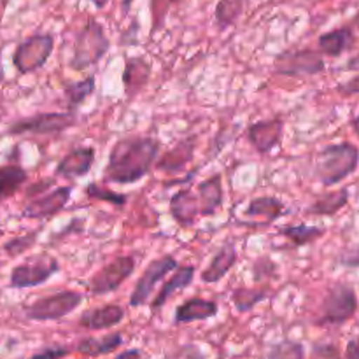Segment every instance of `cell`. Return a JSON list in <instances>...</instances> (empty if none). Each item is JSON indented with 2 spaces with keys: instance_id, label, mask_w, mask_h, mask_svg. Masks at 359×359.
<instances>
[{
  "instance_id": "10",
  "label": "cell",
  "mask_w": 359,
  "mask_h": 359,
  "mask_svg": "<svg viewBox=\"0 0 359 359\" xmlns=\"http://www.w3.org/2000/svg\"><path fill=\"white\" fill-rule=\"evenodd\" d=\"M55 48V37L51 34H35L25 39L14 49L13 65L20 74H32L42 69Z\"/></svg>"
},
{
  "instance_id": "2",
  "label": "cell",
  "mask_w": 359,
  "mask_h": 359,
  "mask_svg": "<svg viewBox=\"0 0 359 359\" xmlns=\"http://www.w3.org/2000/svg\"><path fill=\"white\" fill-rule=\"evenodd\" d=\"M359 149L351 142L328 144L318 153L314 175L325 188L346 181L358 170Z\"/></svg>"
},
{
  "instance_id": "48",
  "label": "cell",
  "mask_w": 359,
  "mask_h": 359,
  "mask_svg": "<svg viewBox=\"0 0 359 359\" xmlns=\"http://www.w3.org/2000/svg\"><path fill=\"white\" fill-rule=\"evenodd\" d=\"M2 235H4V231H2V230H0V237H2Z\"/></svg>"
},
{
  "instance_id": "29",
  "label": "cell",
  "mask_w": 359,
  "mask_h": 359,
  "mask_svg": "<svg viewBox=\"0 0 359 359\" xmlns=\"http://www.w3.org/2000/svg\"><path fill=\"white\" fill-rule=\"evenodd\" d=\"M28 181V172L16 163L0 165V202L13 198Z\"/></svg>"
},
{
  "instance_id": "22",
  "label": "cell",
  "mask_w": 359,
  "mask_h": 359,
  "mask_svg": "<svg viewBox=\"0 0 359 359\" xmlns=\"http://www.w3.org/2000/svg\"><path fill=\"white\" fill-rule=\"evenodd\" d=\"M196 195L200 202V216H214L216 210L224 203V189L221 174H214L203 179L196 186Z\"/></svg>"
},
{
  "instance_id": "47",
  "label": "cell",
  "mask_w": 359,
  "mask_h": 359,
  "mask_svg": "<svg viewBox=\"0 0 359 359\" xmlns=\"http://www.w3.org/2000/svg\"><path fill=\"white\" fill-rule=\"evenodd\" d=\"M351 125H353V130H354V133H356V135L359 137V114L356 116V118L353 119V123H351Z\"/></svg>"
},
{
  "instance_id": "34",
  "label": "cell",
  "mask_w": 359,
  "mask_h": 359,
  "mask_svg": "<svg viewBox=\"0 0 359 359\" xmlns=\"http://www.w3.org/2000/svg\"><path fill=\"white\" fill-rule=\"evenodd\" d=\"M179 0H151V21H153V25H151V37H154L165 27L168 11Z\"/></svg>"
},
{
  "instance_id": "31",
  "label": "cell",
  "mask_w": 359,
  "mask_h": 359,
  "mask_svg": "<svg viewBox=\"0 0 359 359\" xmlns=\"http://www.w3.org/2000/svg\"><path fill=\"white\" fill-rule=\"evenodd\" d=\"M245 7V0H219L214 11V18L221 30H226L238 21Z\"/></svg>"
},
{
  "instance_id": "27",
  "label": "cell",
  "mask_w": 359,
  "mask_h": 359,
  "mask_svg": "<svg viewBox=\"0 0 359 359\" xmlns=\"http://www.w3.org/2000/svg\"><path fill=\"white\" fill-rule=\"evenodd\" d=\"M121 346L123 333L114 332L104 337H86V339L79 340V344L76 346V351L83 354V356L98 358L105 356V354H111L112 351L119 349Z\"/></svg>"
},
{
  "instance_id": "18",
  "label": "cell",
  "mask_w": 359,
  "mask_h": 359,
  "mask_svg": "<svg viewBox=\"0 0 359 359\" xmlns=\"http://www.w3.org/2000/svg\"><path fill=\"white\" fill-rule=\"evenodd\" d=\"M125 319V309L118 304H105L100 307L84 311L79 316L77 323L81 328L88 332H104V330L114 328Z\"/></svg>"
},
{
  "instance_id": "15",
  "label": "cell",
  "mask_w": 359,
  "mask_h": 359,
  "mask_svg": "<svg viewBox=\"0 0 359 359\" xmlns=\"http://www.w3.org/2000/svg\"><path fill=\"white\" fill-rule=\"evenodd\" d=\"M196 144H198V137L196 135H188L181 139L167 153H163L158 158L156 163H154L156 170L167 172V174H179V172H182L195 158Z\"/></svg>"
},
{
  "instance_id": "12",
  "label": "cell",
  "mask_w": 359,
  "mask_h": 359,
  "mask_svg": "<svg viewBox=\"0 0 359 359\" xmlns=\"http://www.w3.org/2000/svg\"><path fill=\"white\" fill-rule=\"evenodd\" d=\"M284 135V119L280 116L269 119H259L252 125L248 126L245 130V137L248 142L255 147L258 154H269L272 153L276 147L280 146Z\"/></svg>"
},
{
  "instance_id": "33",
  "label": "cell",
  "mask_w": 359,
  "mask_h": 359,
  "mask_svg": "<svg viewBox=\"0 0 359 359\" xmlns=\"http://www.w3.org/2000/svg\"><path fill=\"white\" fill-rule=\"evenodd\" d=\"M269 359H305L304 344L294 340H283L270 347Z\"/></svg>"
},
{
  "instance_id": "16",
  "label": "cell",
  "mask_w": 359,
  "mask_h": 359,
  "mask_svg": "<svg viewBox=\"0 0 359 359\" xmlns=\"http://www.w3.org/2000/svg\"><path fill=\"white\" fill-rule=\"evenodd\" d=\"M151 74H153V69H151L149 62L146 58H142V56H126L121 81L123 90H125L128 100H133L149 84Z\"/></svg>"
},
{
  "instance_id": "25",
  "label": "cell",
  "mask_w": 359,
  "mask_h": 359,
  "mask_svg": "<svg viewBox=\"0 0 359 359\" xmlns=\"http://www.w3.org/2000/svg\"><path fill=\"white\" fill-rule=\"evenodd\" d=\"M347 203H349V188H340L337 191L321 193L305 209V214L307 216H335Z\"/></svg>"
},
{
  "instance_id": "14",
  "label": "cell",
  "mask_w": 359,
  "mask_h": 359,
  "mask_svg": "<svg viewBox=\"0 0 359 359\" xmlns=\"http://www.w3.org/2000/svg\"><path fill=\"white\" fill-rule=\"evenodd\" d=\"M95 163V149L91 146L76 147L69 151L62 160L58 161L55 170V177L76 181V179L86 177L91 172Z\"/></svg>"
},
{
  "instance_id": "28",
  "label": "cell",
  "mask_w": 359,
  "mask_h": 359,
  "mask_svg": "<svg viewBox=\"0 0 359 359\" xmlns=\"http://www.w3.org/2000/svg\"><path fill=\"white\" fill-rule=\"evenodd\" d=\"M95 76H86L79 81H69V83L63 84V95H65L67 105H69L70 112H76L77 109L95 93Z\"/></svg>"
},
{
  "instance_id": "41",
  "label": "cell",
  "mask_w": 359,
  "mask_h": 359,
  "mask_svg": "<svg viewBox=\"0 0 359 359\" xmlns=\"http://www.w3.org/2000/svg\"><path fill=\"white\" fill-rule=\"evenodd\" d=\"M179 359H207V356L198 346H184L179 351Z\"/></svg>"
},
{
  "instance_id": "35",
  "label": "cell",
  "mask_w": 359,
  "mask_h": 359,
  "mask_svg": "<svg viewBox=\"0 0 359 359\" xmlns=\"http://www.w3.org/2000/svg\"><path fill=\"white\" fill-rule=\"evenodd\" d=\"M37 235H39V230H35V231H30V233L21 235V237L11 238V241L4 245V251H6V255L11 256V258H16V256L23 255L25 251L34 248L35 242H37Z\"/></svg>"
},
{
  "instance_id": "11",
  "label": "cell",
  "mask_w": 359,
  "mask_h": 359,
  "mask_svg": "<svg viewBox=\"0 0 359 359\" xmlns=\"http://www.w3.org/2000/svg\"><path fill=\"white\" fill-rule=\"evenodd\" d=\"M177 269L179 263L172 255H165L161 256V258L149 262V265L144 269L139 280H137L135 286H133L132 294H130V307L139 309L149 304V298L151 294H153L154 287L158 286V283H160L161 279H165L168 273L175 272Z\"/></svg>"
},
{
  "instance_id": "46",
  "label": "cell",
  "mask_w": 359,
  "mask_h": 359,
  "mask_svg": "<svg viewBox=\"0 0 359 359\" xmlns=\"http://www.w3.org/2000/svg\"><path fill=\"white\" fill-rule=\"evenodd\" d=\"M91 4H93L95 7H97V9H104L105 6H107L109 2H111V0H90Z\"/></svg>"
},
{
  "instance_id": "30",
  "label": "cell",
  "mask_w": 359,
  "mask_h": 359,
  "mask_svg": "<svg viewBox=\"0 0 359 359\" xmlns=\"http://www.w3.org/2000/svg\"><path fill=\"white\" fill-rule=\"evenodd\" d=\"M266 297H269L266 290H255V287L242 286L231 291L230 300L233 307L237 309V312L245 314V312L252 311L258 304H262L263 300H266Z\"/></svg>"
},
{
  "instance_id": "40",
  "label": "cell",
  "mask_w": 359,
  "mask_h": 359,
  "mask_svg": "<svg viewBox=\"0 0 359 359\" xmlns=\"http://www.w3.org/2000/svg\"><path fill=\"white\" fill-rule=\"evenodd\" d=\"M337 91H339L340 95H344V97H353V95H358L359 93V74L358 76L351 77L349 81H344L342 84H339V86H337Z\"/></svg>"
},
{
  "instance_id": "20",
  "label": "cell",
  "mask_w": 359,
  "mask_h": 359,
  "mask_svg": "<svg viewBox=\"0 0 359 359\" xmlns=\"http://www.w3.org/2000/svg\"><path fill=\"white\" fill-rule=\"evenodd\" d=\"M195 280V266L193 265H179V269L175 270L170 276V279H167V283L160 287V291L156 293V297L153 298V302H149V309L153 314L160 312L165 307L168 300L174 297L177 291L186 290L189 287Z\"/></svg>"
},
{
  "instance_id": "5",
  "label": "cell",
  "mask_w": 359,
  "mask_h": 359,
  "mask_svg": "<svg viewBox=\"0 0 359 359\" xmlns=\"http://www.w3.org/2000/svg\"><path fill=\"white\" fill-rule=\"evenodd\" d=\"M77 123H79V118L76 112H37L34 116H27V118L11 123L7 133L9 135L55 137L77 126Z\"/></svg>"
},
{
  "instance_id": "3",
  "label": "cell",
  "mask_w": 359,
  "mask_h": 359,
  "mask_svg": "<svg viewBox=\"0 0 359 359\" xmlns=\"http://www.w3.org/2000/svg\"><path fill=\"white\" fill-rule=\"evenodd\" d=\"M109 49H111V41H109L102 23H98L95 18H90L77 32L69 67L74 72H83L90 67L98 65L105 58Z\"/></svg>"
},
{
  "instance_id": "36",
  "label": "cell",
  "mask_w": 359,
  "mask_h": 359,
  "mask_svg": "<svg viewBox=\"0 0 359 359\" xmlns=\"http://www.w3.org/2000/svg\"><path fill=\"white\" fill-rule=\"evenodd\" d=\"M277 272V263L272 262L269 256H262V258L256 259L252 263V279L256 283H262L263 279H269V277H273Z\"/></svg>"
},
{
  "instance_id": "39",
  "label": "cell",
  "mask_w": 359,
  "mask_h": 359,
  "mask_svg": "<svg viewBox=\"0 0 359 359\" xmlns=\"http://www.w3.org/2000/svg\"><path fill=\"white\" fill-rule=\"evenodd\" d=\"M67 354H69L67 347H48V349L34 354L30 359H63Z\"/></svg>"
},
{
  "instance_id": "21",
  "label": "cell",
  "mask_w": 359,
  "mask_h": 359,
  "mask_svg": "<svg viewBox=\"0 0 359 359\" xmlns=\"http://www.w3.org/2000/svg\"><path fill=\"white\" fill-rule=\"evenodd\" d=\"M219 307L216 302L205 300V298H189V300L182 302L174 312V325H189V323L196 321H207V319L216 318Z\"/></svg>"
},
{
  "instance_id": "1",
  "label": "cell",
  "mask_w": 359,
  "mask_h": 359,
  "mask_svg": "<svg viewBox=\"0 0 359 359\" xmlns=\"http://www.w3.org/2000/svg\"><path fill=\"white\" fill-rule=\"evenodd\" d=\"M161 142L151 135H126L114 142L102 174L105 184H135L156 163Z\"/></svg>"
},
{
  "instance_id": "43",
  "label": "cell",
  "mask_w": 359,
  "mask_h": 359,
  "mask_svg": "<svg viewBox=\"0 0 359 359\" xmlns=\"http://www.w3.org/2000/svg\"><path fill=\"white\" fill-rule=\"evenodd\" d=\"M55 184V179H42V182H37V184L30 186V189H28V196H34L37 195L39 191H46L48 188H51V186Z\"/></svg>"
},
{
  "instance_id": "37",
  "label": "cell",
  "mask_w": 359,
  "mask_h": 359,
  "mask_svg": "<svg viewBox=\"0 0 359 359\" xmlns=\"http://www.w3.org/2000/svg\"><path fill=\"white\" fill-rule=\"evenodd\" d=\"M311 359H342V354L335 344H314Z\"/></svg>"
},
{
  "instance_id": "19",
  "label": "cell",
  "mask_w": 359,
  "mask_h": 359,
  "mask_svg": "<svg viewBox=\"0 0 359 359\" xmlns=\"http://www.w3.org/2000/svg\"><path fill=\"white\" fill-rule=\"evenodd\" d=\"M238 262V252L235 248L233 242H224L219 249L216 251V255L210 258L209 265L205 266L202 273H200V280L205 284H217L231 272L235 265Z\"/></svg>"
},
{
  "instance_id": "32",
  "label": "cell",
  "mask_w": 359,
  "mask_h": 359,
  "mask_svg": "<svg viewBox=\"0 0 359 359\" xmlns=\"http://www.w3.org/2000/svg\"><path fill=\"white\" fill-rule=\"evenodd\" d=\"M84 193H86L88 198H95V200H100V202L112 203V205L116 207H125L126 202H128V196L126 195L104 188V186L97 184V182H90V184L84 188Z\"/></svg>"
},
{
  "instance_id": "38",
  "label": "cell",
  "mask_w": 359,
  "mask_h": 359,
  "mask_svg": "<svg viewBox=\"0 0 359 359\" xmlns=\"http://www.w3.org/2000/svg\"><path fill=\"white\" fill-rule=\"evenodd\" d=\"M337 262H339L342 266L359 269V244L344 249V251L339 255V258H337Z\"/></svg>"
},
{
  "instance_id": "42",
  "label": "cell",
  "mask_w": 359,
  "mask_h": 359,
  "mask_svg": "<svg viewBox=\"0 0 359 359\" xmlns=\"http://www.w3.org/2000/svg\"><path fill=\"white\" fill-rule=\"evenodd\" d=\"M346 359H359V335L353 337V339L347 342Z\"/></svg>"
},
{
  "instance_id": "13",
  "label": "cell",
  "mask_w": 359,
  "mask_h": 359,
  "mask_svg": "<svg viewBox=\"0 0 359 359\" xmlns=\"http://www.w3.org/2000/svg\"><path fill=\"white\" fill-rule=\"evenodd\" d=\"M70 196H72V186H58L53 191L44 193L42 196L27 203L25 209L21 210V216L27 219H48L65 209Z\"/></svg>"
},
{
  "instance_id": "8",
  "label": "cell",
  "mask_w": 359,
  "mask_h": 359,
  "mask_svg": "<svg viewBox=\"0 0 359 359\" xmlns=\"http://www.w3.org/2000/svg\"><path fill=\"white\" fill-rule=\"evenodd\" d=\"M60 272V263L55 256L48 252L34 255L27 262L13 269L9 277V286L14 290H28L46 284L55 273Z\"/></svg>"
},
{
  "instance_id": "17",
  "label": "cell",
  "mask_w": 359,
  "mask_h": 359,
  "mask_svg": "<svg viewBox=\"0 0 359 359\" xmlns=\"http://www.w3.org/2000/svg\"><path fill=\"white\" fill-rule=\"evenodd\" d=\"M168 214L181 228L193 226L200 216L198 195H195L189 188L175 191L168 200Z\"/></svg>"
},
{
  "instance_id": "6",
  "label": "cell",
  "mask_w": 359,
  "mask_h": 359,
  "mask_svg": "<svg viewBox=\"0 0 359 359\" xmlns=\"http://www.w3.org/2000/svg\"><path fill=\"white\" fill-rule=\"evenodd\" d=\"M326 62L319 51L311 48L286 49L273 58V72L286 77H311L323 74Z\"/></svg>"
},
{
  "instance_id": "44",
  "label": "cell",
  "mask_w": 359,
  "mask_h": 359,
  "mask_svg": "<svg viewBox=\"0 0 359 359\" xmlns=\"http://www.w3.org/2000/svg\"><path fill=\"white\" fill-rule=\"evenodd\" d=\"M114 359H144V354H142V351L135 349V347H133V349H128V351H123V353H119Z\"/></svg>"
},
{
  "instance_id": "45",
  "label": "cell",
  "mask_w": 359,
  "mask_h": 359,
  "mask_svg": "<svg viewBox=\"0 0 359 359\" xmlns=\"http://www.w3.org/2000/svg\"><path fill=\"white\" fill-rule=\"evenodd\" d=\"M133 2L135 0H121V9H123V14H128L130 9H132Z\"/></svg>"
},
{
  "instance_id": "4",
  "label": "cell",
  "mask_w": 359,
  "mask_h": 359,
  "mask_svg": "<svg viewBox=\"0 0 359 359\" xmlns=\"http://www.w3.org/2000/svg\"><path fill=\"white\" fill-rule=\"evenodd\" d=\"M358 297L351 284L337 283L326 291L316 325L342 326L356 316Z\"/></svg>"
},
{
  "instance_id": "24",
  "label": "cell",
  "mask_w": 359,
  "mask_h": 359,
  "mask_svg": "<svg viewBox=\"0 0 359 359\" xmlns=\"http://www.w3.org/2000/svg\"><path fill=\"white\" fill-rule=\"evenodd\" d=\"M354 46V30L353 27H340L335 30H330L326 34L319 35L318 48L319 53L326 56L337 58L342 53L349 51Z\"/></svg>"
},
{
  "instance_id": "23",
  "label": "cell",
  "mask_w": 359,
  "mask_h": 359,
  "mask_svg": "<svg viewBox=\"0 0 359 359\" xmlns=\"http://www.w3.org/2000/svg\"><path fill=\"white\" fill-rule=\"evenodd\" d=\"M244 214L249 217H258L262 219V224L269 226V224L276 223L277 219H280L283 216H286V203L283 202L277 196L263 195L251 198V202L248 203V207L244 209Z\"/></svg>"
},
{
  "instance_id": "9",
  "label": "cell",
  "mask_w": 359,
  "mask_h": 359,
  "mask_svg": "<svg viewBox=\"0 0 359 359\" xmlns=\"http://www.w3.org/2000/svg\"><path fill=\"white\" fill-rule=\"evenodd\" d=\"M135 258L132 255L118 256L112 262L105 263L100 270L93 273L86 280V287L93 297H105L109 293H114L123 286L126 279L135 272Z\"/></svg>"
},
{
  "instance_id": "26",
  "label": "cell",
  "mask_w": 359,
  "mask_h": 359,
  "mask_svg": "<svg viewBox=\"0 0 359 359\" xmlns=\"http://www.w3.org/2000/svg\"><path fill=\"white\" fill-rule=\"evenodd\" d=\"M326 235V230L321 226H314V224L300 223V224H287V226H280L277 230V237H283L286 241L291 242L294 249L305 248V245H311L314 242H318L319 238H323Z\"/></svg>"
},
{
  "instance_id": "7",
  "label": "cell",
  "mask_w": 359,
  "mask_h": 359,
  "mask_svg": "<svg viewBox=\"0 0 359 359\" xmlns=\"http://www.w3.org/2000/svg\"><path fill=\"white\" fill-rule=\"evenodd\" d=\"M83 304V294L74 290H63L48 294L25 307V316L30 321H60L72 314Z\"/></svg>"
}]
</instances>
